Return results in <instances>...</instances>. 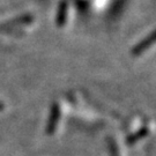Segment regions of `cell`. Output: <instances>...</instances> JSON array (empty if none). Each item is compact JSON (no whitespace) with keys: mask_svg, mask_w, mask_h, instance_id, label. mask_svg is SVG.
<instances>
[{"mask_svg":"<svg viewBox=\"0 0 156 156\" xmlns=\"http://www.w3.org/2000/svg\"><path fill=\"white\" fill-rule=\"evenodd\" d=\"M59 118H60V109H59V104L55 102L52 106H51V112H50V118H49V122H48V126H46V133L51 135L56 132L57 125L59 122Z\"/></svg>","mask_w":156,"mask_h":156,"instance_id":"cell-1","label":"cell"},{"mask_svg":"<svg viewBox=\"0 0 156 156\" xmlns=\"http://www.w3.org/2000/svg\"><path fill=\"white\" fill-rule=\"evenodd\" d=\"M154 38H155V34L151 33L149 36H147L144 41H141V43H139V44L134 48L133 50H132V55L135 57L140 56L144 51L147 50L149 46H151V44L154 43Z\"/></svg>","mask_w":156,"mask_h":156,"instance_id":"cell-2","label":"cell"},{"mask_svg":"<svg viewBox=\"0 0 156 156\" xmlns=\"http://www.w3.org/2000/svg\"><path fill=\"white\" fill-rule=\"evenodd\" d=\"M148 133H149V131H148V128L147 127L140 128V129H138L136 132H134V133H132L131 135H128L127 139H126V144L129 146L134 145V144L138 142L139 140L144 139Z\"/></svg>","mask_w":156,"mask_h":156,"instance_id":"cell-3","label":"cell"},{"mask_svg":"<svg viewBox=\"0 0 156 156\" xmlns=\"http://www.w3.org/2000/svg\"><path fill=\"white\" fill-rule=\"evenodd\" d=\"M33 21V16L31 15H23V16L16 17V19H13L11 21L6 22L1 28H7V27H14V26H19V24H26Z\"/></svg>","mask_w":156,"mask_h":156,"instance_id":"cell-4","label":"cell"},{"mask_svg":"<svg viewBox=\"0 0 156 156\" xmlns=\"http://www.w3.org/2000/svg\"><path fill=\"white\" fill-rule=\"evenodd\" d=\"M67 16V2L62 1L60 6H59V13H58V17H57V24L58 27H62L65 22H66Z\"/></svg>","mask_w":156,"mask_h":156,"instance_id":"cell-5","label":"cell"},{"mask_svg":"<svg viewBox=\"0 0 156 156\" xmlns=\"http://www.w3.org/2000/svg\"><path fill=\"white\" fill-rule=\"evenodd\" d=\"M108 147H109V151H110V156H120L119 155V149H118V146L116 140L113 139L112 136L108 138Z\"/></svg>","mask_w":156,"mask_h":156,"instance_id":"cell-6","label":"cell"},{"mask_svg":"<svg viewBox=\"0 0 156 156\" xmlns=\"http://www.w3.org/2000/svg\"><path fill=\"white\" fill-rule=\"evenodd\" d=\"M4 109H5V106H4V104H2L1 102H0V111H2Z\"/></svg>","mask_w":156,"mask_h":156,"instance_id":"cell-7","label":"cell"}]
</instances>
